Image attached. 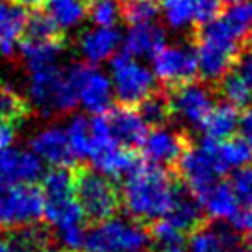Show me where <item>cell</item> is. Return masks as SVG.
<instances>
[{
    "label": "cell",
    "instance_id": "6da1fadb",
    "mask_svg": "<svg viewBox=\"0 0 252 252\" xmlns=\"http://www.w3.org/2000/svg\"><path fill=\"white\" fill-rule=\"evenodd\" d=\"M180 189V184L167 173L165 167L137 163L126 174L121 189V204L134 219L154 222L171 210Z\"/></svg>",
    "mask_w": 252,
    "mask_h": 252
},
{
    "label": "cell",
    "instance_id": "7a4b0ae2",
    "mask_svg": "<svg viewBox=\"0 0 252 252\" xmlns=\"http://www.w3.org/2000/svg\"><path fill=\"white\" fill-rule=\"evenodd\" d=\"M241 41L222 17L217 15L202 24L197 33V45H193L200 78L204 82H219L230 71Z\"/></svg>",
    "mask_w": 252,
    "mask_h": 252
},
{
    "label": "cell",
    "instance_id": "3957f363",
    "mask_svg": "<svg viewBox=\"0 0 252 252\" xmlns=\"http://www.w3.org/2000/svg\"><path fill=\"white\" fill-rule=\"evenodd\" d=\"M32 102L45 115H67L78 104L76 82L71 69L48 65L30 71Z\"/></svg>",
    "mask_w": 252,
    "mask_h": 252
},
{
    "label": "cell",
    "instance_id": "277c9868",
    "mask_svg": "<svg viewBox=\"0 0 252 252\" xmlns=\"http://www.w3.org/2000/svg\"><path fill=\"white\" fill-rule=\"evenodd\" d=\"M150 232L139 220L108 217L86 230L84 252H149Z\"/></svg>",
    "mask_w": 252,
    "mask_h": 252
},
{
    "label": "cell",
    "instance_id": "5b68a950",
    "mask_svg": "<svg viewBox=\"0 0 252 252\" xmlns=\"http://www.w3.org/2000/svg\"><path fill=\"white\" fill-rule=\"evenodd\" d=\"M74 174V197L78 200L84 217L93 222L113 217L121 208V189L117 184L100 173L87 167L72 169Z\"/></svg>",
    "mask_w": 252,
    "mask_h": 252
},
{
    "label": "cell",
    "instance_id": "8992f818",
    "mask_svg": "<svg viewBox=\"0 0 252 252\" xmlns=\"http://www.w3.org/2000/svg\"><path fill=\"white\" fill-rule=\"evenodd\" d=\"M89 132H91L89 159L100 174L115 180V178L126 176L137 165V156L134 149L123 147L111 137L104 113L94 115V119L89 123Z\"/></svg>",
    "mask_w": 252,
    "mask_h": 252
},
{
    "label": "cell",
    "instance_id": "52a82bcc",
    "mask_svg": "<svg viewBox=\"0 0 252 252\" xmlns=\"http://www.w3.org/2000/svg\"><path fill=\"white\" fill-rule=\"evenodd\" d=\"M111 87L123 106L135 108L156 91V76L149 67L128 52L115 54L111 60Z\"/></svg>",
    "mask_w": 252,
    "mask_h": 252
},
{
    "label": "cell",
    "instance_id": "ba28073f",
    "mask_svg": "<svg viewBox=\"0 0 252 252\" xmlns=\"http://www.w3.org/2000/svg\"><path fill=\"white\" fill-rule=\"evenodd\" d=\"M178 165L182 180L193 197L204 193L215 182L220 180V176L228 173L215 154V141L208 137H202L195 147L188 145V149L178 159Z\"/></svg>",
    "mask_w": 252,
    "mask_h": 252
},
{
    "label": "cell",
    "instance_id": "9c48e42d",
    "mask_svg": "<svg viewBox=\"0 0 252 252\" xmlns=\"http://www.w3.org/2000/svg\"><path fill=\"white\" fill-rule=\"evenodd\" d=\"M45 197L33 184H15L0 193V230L23 228L43 219Z\"/></svg>",
    "mask_w": 252,
    "mask_h": 252
},
{
    "label": "cell",
    "instance_id": "30bf717a",
    "mask_svg": "<svg viewBox=\"0 0 252 252\" xmlns=\"http://www.w3.org/2000/svg\"><path fill=\"white\" fill-rule=\"evenodd\" d=\"M171 119L191 128H200L204 119L213 108V94L202 84L188 82L171 87L167 94Z\"/></svg>",
    "mask_w": 252,
    "mask_h": 252
},
{
    "label": "cell",
    "instance_id": "8fae6325",
    "mask_svg": "<svg viewBox=\"0 0 252 252\" xmlns=\"http://www.w3.org/2000/svg\"><path fill=\"white\" fill-rule=\"evenodd\" d=\"M150 60L156 80L169 87L193 82L198 74L195 48L189 45H163Z\"/></svg>",
    "mask_w": 252,
    "mask_h": 252
},
{
    "label": "cell",
    "instance_id": "7c38bea8",
    "mask_svg": "<svg viewBox=\"0 0 252 252\" xmlns=\"http://www.w3.org/2000/svg\"><path fill=\"white\" fill-rule=\"evenodd\" d=\"M69 69L76 82L78 102L84 104V108L94 115H100L110 110L113 104L111 80L102 71L86 63H74Z\"/></svg>",
    "mask_w": 252,
    "mask_h": 252
},
{
    "label": "cell",
    "instance_id": "4fadbf2b",
    "mask_svg": "<svg viewBox=\"0 0 252 252\" xmlns=\"http://www.w3.org/2000/svg\"><path fill=\"white\" fill-rule=\"evenodd\" d=\"M188 145V137L182 132H176L165 126H156L150 132H147L141 143V149L143 156L150 165L171 167L178 163Z\"/></svg>",
    "mask_w": 252,
    "mask_h": 252
},
{
    "label": "cell",
    "instance_id": "5bb4252c",
    "mask_svg": "<svg viewBox=\"0 0 252 252\" xmlns=\"http://www.w3.org/2000/svg\"><path fill=\"white\" fill-rule=\"evenodd\" d=\"M220 0H163V17L169 28L184 32L202 26L219 15Z\"/></svg>",
    "mask_w": 252,
    "mask_h": 252
},
{
    "label": "cell",
    "instance_id": "9a60e30c",
    "mask_svg": "<svg viewBox=\"0 0 252 252\" xmlns=\"http://www.w3.org/2000/svg\"><path fill=\"white\" fill-rule=\"evenodd\" d=\"M39 158L21 149H0V193L15 184H32L41 176Z\"/></svg>",
    "mask_w": 252,
    "mask_h": 252
},
{
    "label": "cell",
    "instance_id": "2e32d148",
    "mask_svg": "<svg viewBox=\"0 0 252 252\" xmlns=\"http://www.w3.org/2000/svg\"><path fill=\"white\" fill-rule=\"evenodd\" d=\"M104 117H106L111 137L115 141L128 149L141 147L143 139L149 132V126L145 125L139 111L121 104L117 108H110L104 113Z\"/></svg>",
    "mask_w": 252,
    "mask_h": 252
},
{
    "label": "cell",
    "instance_id": "e0dca14e",
    "mask_svg": "<svg viewBox=\"0 0 252 252\" xmlns=\"http://www.w3.org/2000/svg\"><path fill=\"white\" fill-rule=\"evenodd\" d=\"M32 152L37 158L45 159L52 167H72L76 163V158L72 154L69 139L65 130L52 126L45 128L32 137Z\"/></svg>",
    "mask_w": 252,
    "mask_h": 252
},
{
    "label": "cell",
    "instance_id": "ac0fdd59",
    "mask_svg": "<svg viewBox=\"0 0 252 252\" xmlns=\"http://www.w3.org/2000/svg\"><path fill=\"white\" fill-rule=\"evenodd\" d=\"M121 41L123 37L113 26H96L94 30H87L80 35L78 48L87 63H100L117 52Z\"/></svg>",
    "mask_w": 252,
    "mask_h": 252
},
{
    "label": "cell",
    "instance_id": "d6986e66",
    "mask_svg": "<svg viewBox=\"0 0 252 252\" xmlns=\"http://www.w3.org/2000/svg\"><path fill=\"white\" fill-rule=\"evenodd\" d=\"M239 245V234L232 226L200 224L189 236L191 252H234Z\"/></svg>",
    "mask_w": 252,
    "mask_h": 252
},
{
    "label": "cell",
    "instance_id": "ffe728a7",
    "mask_svg": "<svg viewBox=\"0 0 252 252\" xmlns=\"http://www.w3.org/2000/svg\"><path fill=\"white\" fill-rule=\"evenodd\" d=\"M195 198L202 208V213L212 217L213 220H232L241 208L230 184L220 180L215 182L212 188H208L204 193H200Z\"/></svg>",
    "mask_w": 252,
    "mask_h": 252
},
{
    "label": "cell",
    "instance_id": "44dd1931",
    "mask_svg": "<svg viewBox=\"0 0 252 252\" xmlns=\"http://www.w3.org/2000/svg\"><path fill=\"white\" fill-rule=\"evenodd\" d=\"M26 9L13 0H0V52L4 56L15 54L17 41L23 37L26 26Z\"/></svg>",
    "mask_w": 252,
    "mask_h": 252
},
{
    "label": "cell",
    "instance_id": "7402d4cb",
    "mask_svg": "<svg viewBox=\"0 0 252 252\" xmlns=\"http://www.w3.org/2000/svg\"><path fill=\"white\" fill-rule=\"evenodd\" d=\"M165 45V32L156 23L134 24L125 37V52L134 58H152Z\"/></svg>",
    "mask_w": 252,
    "mask_h": 252
},
{
    "label": "cell",
    "instance_id": "603a6c76",
    "mask_svg": "<svg viewBox=\"0 0 252 252\" xmlns=\"http://www.w3.org/2000/svg\"><path fill=\"white\" fill-rule=\"evenodd\" d=\"M43 217H45L48 226H52L56 230L67 228V226H78V224H84V219H86L74 195L45 198Z\"/></svg>",
    "mask_w": 252,
    "mask_h": 252
},
{
    "label": "cell",
    "instance_id": "cb8c5ba5",
    "mask_svg": "<svg viewBox=\"0 0 252 252\" xmlns=\"http://www.w3.org/2000/svg\"><path fill=\"white\" fill-rule=\"evenodd\" d=\"M163 219L186 236L202 224V208L197 198H193L189 193H184L180 189L171 210L163 215Z\"/></svg>",
    "mask_w": 252,
    "mask_h": 252
},
{
    "label": "cell",
    "instance_id": "d4e9b609",
    "mask_svg": "<svg viewBox=\"0 0 252 252\" xmlns=\"http://www.w3.org/2000/svg\"><path fill=\"white\" fill-rule=\"evenodd\" d=\"M237 125H239V113L237 108L228 102L213 104L208 117L202 123V132L204 137L213 139V141H222V139H230L232 135L237 132Z\"/></svg>",
    "mask_w": 252,
    "mask_h": 252
},
{
    "label": "cell",
    "instance_id": "484cf974",
    "mask_svg": "<svg viewBox=\"0 0 252 252\" xmlns=\"http://www.w3.org/2000/svg\"><path fill=\"white\" fill-rule=\"evenodd\" d=\"M21 39V56L30 71L56 65V60L65 48V41H33L26 37Z\"/></svg>",
    "mask_w": 252,
    "mask_h": 252
},
{
    "label": "cell",
    "instance_id": "4316f807",
    "mask_svg": "<svg viewBox=\"0 0 252 252\" xmlns=\"http://www.w3.org/2000/svg\"><path fill=\"white\" fill-rule=\"evenodd\" d=\"M87 2L89 0H45V11L54 21L60 30L76 28L87 17Z\"/></svg>",
    "mask_w": 252,
    "mask_h": 252
},
{
    "label": "cell",
    "instance_id": "83f0119b",
    "mask_svg": "<svg viewBox=\"0 0 252 252\" xmlns=\"http://www.w3.org/2000/svg\"><path fill=\"white\" fill-rule=\"evenodd\" d=\"M23 37L33 41H65L63 30H60V26L50 19L47 11L41 9H33V13L28 15Z\"/></svg>",
    "mask_w": 252,
    "mask_h": 252
},
{
    "label": "cell",
    "instance_id": "f1b7e54d",
    "mask_svg": "<svg viewBox=\"0 0 252 252\" xmlns=\"http://www.w3.org/2000/svg\"><path fill=\"white\" fill-rule=\"evenodd\" d=\"M215 154L219 158V161L226 171L237 169V167L249 165L252 161V150L249 145L239 137V139H222L215 141Z\"/></svg>",
    "mask_w": 252,
    "mask_h": 252
},
{
    "label": "cell",
    "instance_id": "f546056e",
    "mask_svg": "<svg viewBox=\"0 0 252 252\" xmlns=\"http://www.w3.org/2000/svg\"><path fill=\"white\" fill-rule=\"evenodd\" d=\"M43 197H65L74 195V174L71 167H54L41 176Z\"/></svg>",
    "mask_w": 252,
    "mask_h": 252
},
{
    "label": "cell",
    "instance_id": "4dcf8cb0",
    "mask_svg": "<svg viewBox=\"0 0 252 252\" xmlns=\"http://www.w3.org/2000/svg\"><path fill=\"white\" fill-rule=\"evenodd\" d=\"M30 115V104L23 96L0 82V121L19 125Z\"/></svg>",
    "mask_w": 252,
    "mask_h": 252
},
{
    "label": "cell",
    "instance_id": "1f68e13d",
    "mask_svg": "<svg viewBox=\"0 0 252 252\" xmlns=\"http://www.w3.org/2000/svg\"><path fill=\"white\" fill-rule=\"evenodd\" d=\"M217 84H219V93L224 98V102L232 104L236 108H245L251 104L252 87L247 86L234 71L226 72Z\"/></svg>",
    "mask_w": 252,
    "mask_h": 252
},
{
    "label": "cell",
    "instance_id": "d6a6232c",
    "mask_svg": "<svg viewBox=\"0 0 252 252\" xmlns=\"http://www.w3.org/2000/svg\"><path fill=\"white\" fill-rule=\"evenodd\" d=\"M158 15H159L158 0H123L121 2V17L130 26L156 23Z\"/></svg>",
    "mask_w": 252,
    "mask_h": 252
},
{
    "label": "cell",
    "instance_id": "836d02e7",
    "mask_svg": "<svg viewBox=\"0 0 252 252\" xmlns=\"http://www.w3.org/2000/svg\"><path fill=\"white\" fill-rule=\"evenodd\" d=\"M69 145L76 161L89 158V149H91V132H89V121L84 115H74L71 123L65 130Z\"/></svg>",
    "mask_w": 252,
    "mask_h": 252
},
{
    "label": "cell",
    "instance_id": "e575fe53",
    "mask_svg": "<svg viewBox=\"0 0 252 252\" xmlns=\"http://www.w3.org/2000/svg\"><path fill=\"white\" fill-rule=\"evenodd\" d=\"M139 115L145 121L147 126H165L167 121H171V111H169V102H167V96L163 93H154L147 96L139 106Z\"/></svg>",
    "mask_w": 252,
    "mask_h": 252
},
{
    "label": "cell",
    "instance_id": "d590c367",
    "mask_svg": "<svg viewBox=\"0 0 252 252\" xmlns=\"http://www.w3.org/2000/svg\"><path fill=\"white\" fill-rule=\"evenodd\" d=\"M220 17L241 39L252 35V0H239L230 4V8Z\"/></svg>",
    "mask_w": 252,
    "mask_h": 252
},
{
    "label": "cell",
    "instance_id": "8d00e7d4",
    "mask_svg": "<svg viewBox=\"0 0 252 252\" xmlns=\"http://www.w3.org/2000/svg\"><path fill=\"white\" fill-rule=\"evenodd\" d=\"M87 15L91 17L93 24L96 26L111 28L121 19V2L119 0H89Z\"/></svg>",
    "mask_w": 252,
    "mask_h": 252
},
{
    "label": "cell",
    "instance_id": "74e56055",
    "mask_svg": "<svg viewBox=\"0 0 252 252\" xmlns=\"http://www.w3.org/2000/svg\"><path fill=\"white\" fill-rule=\"evenodd\" d=\"M230 188L237 197L239 204H247L252 200V165H243L232 169Z\"/></svg>",
    "mask_w": 252,
    "mask_h": 252
},
{
    "label": "cell",
    "instance_id": "f35d334b",
    "mask_svg": "<svg viewBox=\"0 0 252 252\" xmlns=\"http://www.w3.org/2000/svg\"><path fill=\"white\" fill-rule=\"evenodd\" d=\"M150 239H154L161 249H171V247H180L184 241V234L161 217L154 220V226L150 230Z\"/></svg>",
    "mask_w": 252,
    "mask_h": 252
},
{
    "label": "cell",
    "instance_id": "ab89813d",
    "mask_svg": "<svg viewBox=\"0 0 252 252\" xmlns=\"http://www.w3.org/2000/svg\"><path fill=\"white\" fill-rule=\"evenodd\" d=\"M230 71H234L249 87H252V37H247V43L241 45Z\"/></svg>",
    "mask_w": 252,
    "mask_h": 252
},
{
    "label": "cell",
    "instance_id": "60d3db41",
    "mask_svg": "<svg viewBox=\"0 0 252 252\" xmlns=\"http://www.w3.org/2000/svg\"><path fill=\"white\" fill-rule=\"evenodd\" d=\"M245 208H239V212L236 213V217L230 220L232 228L236 232H245L247 234V239L252 247V200L243 204Z\"/></svg>",
    "mask_w": 252,
    "mask_h": 252
},
{
    "label": "cell",
    "instance_id": "b9f144b4",
    "mask_svg": "<svg viewBox=\"0 0 252 252\" xmlns=\"http://www.w3.org/2000/svg\"><path fill=\"white\" fill-rule=\"evenodd\" d=\"M237 132L241 135V139L249 145V149L252 150V108H249L243 115H239Z\"/></svg>",
    "mask_w": 252,
    "mask_h": 252
},
{
    "label": "cell",
    "instance_id": "7bdbcfd3",
    "mask_svg": "<svg viewBox=\"0 0 252 252\" xmlns=\"http://www.w3.org/2000/svg\"><path fill=\"white\" fill-rule=\"evenodd\" d=\"M15 132H17V125L0 121V149L11 147V143L15 139Z\"/></svg>",
    "mask_w": 252,
    "mask_h": 252
},
{
    "label": "cell",
    "instance_id": "ee69618b",
    "mask_svg": "<svg viewBox=\"0 0 252 252\" xmlns=\"http://www.w3.org/2000/svg\"><path fill=\"white\" fill-rule=\"evenodd\" d=\"M0 252H21V249L9 237L0 236Z\"/></svg>",
    "mask_w": 252,
    "mask_h": 252
},
{
    "label": "cell",
    "instance_id": "f6af8a7d",
    "mask_svg": "<svg viewBox=\"0 0 252 252\" xmlns=\"http://www.w3.org/2000/svg\"><path fill=\"white\" fill-rule=\"evenodd\" d=\"M161 252H182L180 247H171V249H163Z\"/></svg>",
    "mask_w": 252,
    "mask_h": 252
},
{
    "label": "cell",
    "instance_id": "bcb514c9",
    "mask_svg": "<svg viewBox=\"0 0 252 252\" xmlns=\"http://www.w3.org/2000/svg\"><path fill=\"white\" fill-rule=\"evenodd\" d=\"M220 2H228V4H234V2H239V0H220Z\"/></svg>",
    "mask_w": 252,
    "mask_h": 252
},
{
    "label": "cell",
    "instance_id": "7dc6e473",
    "mask_svg": "<svg viewBox=\"0 0 252 252\" xmlns=\"http://www.w3.org/2000/svg\"><path fill=\"white\" fill-rule=\"evenodd\" d=\"M241 252H252V247H249V249H245V251H241Z\"/></svg>",
    "mask_w": 252,
    "mask_h": 252
},
{
    "label": "cell",
    "instance_id": "c3c4849f",
    "mask_svg": "<svg viewBox=\"0 0 252 252\" xmlns=\"http://www.w3.org/2000/svg\"><path fill=\"white\" fill-rule=\"evenodd\" d=\"M13 2H15V0H13Z\"/></svg>",
    "mask_w": 252,
    "mask_h": 252
}]
</instances>
